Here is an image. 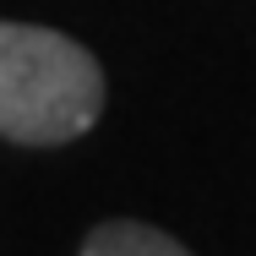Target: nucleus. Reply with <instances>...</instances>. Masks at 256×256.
Instances as JSON below:
<instances>
[{"label":"nucleus","instance_id":"nucleus-2","mask_svg":"<svg viewBox=\"0 0 256 256\" xmlns=\"http://www.w3.org/2000/svg\"><path fill=\"white\" fill-rule=\"evenodd\" d=\"M82 256H191L174 234H164L153 224H136V218H109L98 224L88 240H82Z\"/></svg>","mask_w":256,"mask_h":256},{"label":"nucleus","instance_id":"nucleus-1","mask_svg":"<svg viewBox=\"0 0 256 256\" xmlns=\"http://www.w3.org/2000/svg\"><path fill=\"white\" fill-rule=\"evenodd\" d=\"M104 114V66L76 38L0 22V136L22 148H60Z\"/></svg>","mask_w":256,"mask_h":256}]
</instances>
